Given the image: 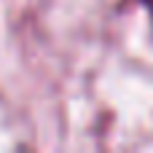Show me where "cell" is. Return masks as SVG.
Masks as SVG:
<instances>
[{"mask_svg":"<svg viewBox=\"0 0 153 153\" xmlns=\"http://www.w3.org/2000/svg\"><path fill=\"white\" fill-rule=\"evenodd\" d=\"M116 11H140L153 35V0H116Z\"/></svg>","mask_w":153,"mask_h":153,"instance_id":"1","label":"cell"}]
</instances>
